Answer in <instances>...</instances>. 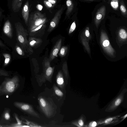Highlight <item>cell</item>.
Masks as SVG:
<instances>
[{
    "label": "cell",
    "instance_id": "cell-15",
    "mask_svg": "<svg viewBox=\"0 0 127 127\" xmlns=\"http://www.w3.org/2000/svg\"><path fill=\"white\" fill-rule=\"evenodd\" d=\"M23 0H13L12 8L14 12H18L21 7Z\"/></svg>",
    "mask_w": 127,
    "mask_h": 127
},
{
    "label": "cell",
    "instance_id": "cell-18",
    "mask_svg": "<svg viewBox=\"0 0 127 127\" xmlns=\"http://www.w3.org/2000/svg\"><path fill=\"white\" fill-rule=\"evenodd\" d=\"M68 50L67 46H63L60 49L59 55L61 57H65L66 55Z\"/></svg>",
    "mask_w": 127,
    "mask_h": 127
},
{
    "label": "cell",
    "instance_id": "cell-14",
    "mask_svg": "<svg viewBox=\"0 0 127 127\" xmlns=\"http://www.w3.org/2000/svg\"><path fill=\"white\" fill-rule=\"evenodd\" d=\"M56 82L58 86L62 90L64 86V81L63 73L61 70L58 72L56 78Z\"/></svg>",
    "mask_w": 127,
    "mask_h": 127
},
{
    "label": "cell",
    "instance_id": "cell-12",
    "mask_svg": "<svg viewBox=\"0 0 127 127\" xmlns=\"http://www.w3.org/2000/svg\"><path fill=\"white\" fill-rule=\"evenodd\" d=\"M28 41L30 46L35 48L40 46L42 42L41 39L32 36L29 37Z\"/></svg>",
    "mask_w": 127,
    "mask_h": 127
},
{
    "label": "cell",
    "instance_id": "cell-19",
    "mask_svg": "<svg viewBox=\"0 0 127 127\" xmlns=\"http://www.w3.org/2000/svg\"><path fill=\"white\" fill-rule=\"evenodd\" d=\"M62 70L65 75L66 79H67L68 77V73L67 63L66 62H65L63 64Z\"/></svg>",
    "mask_w": 127,
    "mask_h": 127
},
{
    "label": "cell",
    "instance_id": "cell-23",
    "mask_svg": "<svg viewBox=\"0 0 127 127\" xmlns=\"http://www.w3.org/2000/svg\"><path fill=\"white\" fill-rule=\"evenodd\" d=\"M110 4L114 10H116L119 7L118 0H112L110 2Z\"/></svg>",
    "mask_w": 127,
    "mask_h": 127
},
{
    "label": "cell",
    "instance_id": "cell-26",
    "mask_svg": "<svg viewBox=\"0 0 127 127\" xmlns=\"http://www.w3.org/2000/svg\"><path fill=\"white\" fill-rule=\"evenodd\" d=\"M120 9L122 14L124 15H127V9L123 3H122L121 4L120 6Z\"/></svg>",
    "mask_w": 127,
    "mask_h": 127
},
{
    "label": "cell",
    "instance_id": "cell-37",
    "mask_svg": "<svg viewBox=\"0 0 127 127\" xmlns=\"http://www.w3.org/2000/svg\"><path fill=\"white\" fill-rule=\"evenodd\" d=\"M127 114H126L124 116L122 117V118H123V120L124 119H125V118H126L127 117Z\"/></svg>",
    "mask_w": 127,
    "mask_h": 127
},
{
    "label": "cell",
    "instance_id": "cell-24",
    "mask_svg": "<svg viewBox=\"0 0 127 127\" xmlns=\"http://www.w3.org/2000/svg\"><path fill=\"white\" fill-rule=\"evenodd\" d=\"M16 50L17 53L21 56H24L25 55L24 51L18 45L15 46Z\"/></svg>",
    "mask_w": 127,
    "mask_h": 127
},
{
    "label": "cell",
    "instance_id": "cell-16",
    "mask_svg": "<svg viewBox=\"0 0 127 127\" xmlns=\"http://www.w3.org/2000/svg\"><path fill=\"white\" fill-rule=\"evenodd\" d=\"M66 4L67 9L66 13V16H69L72 11L74 5L73 2L71 0H67L66 1Z\"/></svg>",
    "mask_w": 127,
    "mask_h": 127
},
{
    "label": "cell",
    "instance_id": "cell-39",
    "mask_svg": "<svg viewBox=\"0 0 127 127\" xmlns=\"http://www.w3.org/2000/svg\"></svg>",
    "mask_w": 127,
    "mask_h": 127
},
{
    "label": "cell",
    "instance_id": "cell-35",
    "mask_svg": "<svg viewBox=\"0 0 127 127\" xmlns=\"http://www.w3.org/2000/svg\"><path fill=\"white\" fill-rule=\"evenodd\" d=\"M10 115L8 113H5V118L6 120H8L10 118Z\"/></svg>",
    "mask_w": 127,
    "mask_h": 127
},
{
    "label": "cell",
    "instance_id": "cell-6",
    "mask_svg": "<svg viewBox=\"0 0 127 127\" xmlns=\"http://www.w3.org/2000/svg\"><path fill=\"white\" fill-rule=\"evenodd\" d=\"M101 41L102 46L105 50L109 54L113 55L114 50L111 47L106 35L104 32H102Z\"/></svg>",
    "mask_w": 127,
    "mask_h": 127
},
{
    "label": "cell",
    "instance_id": "cell-9",
    "mask_svg": "<svg viewBox=\"0 0 127 127\" xmlns=\"http://www.w3.org/2000/svg\"><path fill=\"white\" fill-rule=\"evenodd\" d=\"M62 39H60L56 42L51 52L49 58L51 62L57 57V55L61 48Z\"/></svg>",
    "mask_w": 127,
    "mask_h": 127
},
{
    "label": "cell",
    "instance_id": "cell-31",
    "mask_svg": "<svg viewBox=\"0 0 127 127\" xmlns=\"http://www.w3.org/2000/svg\"><path fill=\"white\" fill-rule=\"evenodd\" d=\"M78 124L76 126L79 127H82L84 124V122L83 120L81 119H79L78 121Z\"/></svg>",
    "mask_w": 127,
    "mask_h": 127
},
{
    "label": "cell",
    "instance_id": "cell-17",
    "mask_svg": "<svg viewBox=\"0 0 127 127\" xmlns=\"http://www.w3.org/2000/svg\"><path fill=\"white\" fill-rule=\"evenodd\" d=\"M6 90L8 92L11 93L14 90L15 85L13 82L9 81L6 83Z\"/></svg>",
    "mask_w": 127,
    "mask_h": 127
},
{
    "label": "cell",
    "instance_id": "cell-22",
    "mask_svg": "<svg viewBox=\"0 0 127 127\" xmlns=\"http://www.w3.org/2000/svg\"><path fill=\"white\" fill-rule=\"evenodd\" d=\"M53 89L56 95L60 97H62L63 96V93L55 84L53 86Z\"/></svg>",
    "mask_w": 127,
    "mask_h": 127
},
{
    "label": "cell",
    "instance_id": "cell-8",
    "mask_svg": "<svg viewBox=\"0 0 127 127\" xmlns=\"http://www.w3.org/2000/svg\"><path fill=\"white\" fill-rule=\"evenodd\" d=\"M106 8L105 6L103 5L98 9L94 18L95 24L97 26L100 21L104 18L106 14Z\"/></svg>",
    "mask_w": 127,
    "mask_h": 127
},
{
    "label": "cell",
    "instance_id": "cell-25",
    "mask_svg": "<svg viewBox=\"0 0 127 127\" xmlns=\"http://www.w3.org/2000/svg\"><path fill=\"white\" fill-rule=\"evenodd\" d=\"M37 62H33V64L34 67V71L35 73V75H37L38 73L39 72V67L38 63Z\"/></svg>",
    "mask_w": 127,
    "mask_h": 127
},
{
    "label": "cell",
    "instance_id": "cell-32",
    "mask_svg": "<svg viewBox=\"0 0 127 127\" xmlns=\"http://www.w3.org/2000/svg\"><path fill=\"white\" fill-rule=\"evenodd\" d=\"M97 125V123L95 121L91 122L89 124V126L91 127H94Z\"/></svg>",
    "mask_w": 127,
    "mask_h": 127
},
{
    "label": "cell",
    "instance_id": "cell-34",
    "mask_svg": "<svg viewBox=\"0 0 127 127\" xmlns=\"http://www.w3.org/2000/svg\"><path fill=\"white\" fill-rule=\"evenodd\" d=\"M88 28H87V29L86 30L85 32V34L86 36L87 37H88L90 35V33L88 30Z\"/></svg>",
    "mask_w": 127,
    "mask_h": 127
},
{
    "label": "cell",
    "instance_id": "cell-13",
    "mask_svg": "<svg viewBox=\"0 0 127 127\" xmlns=\"http://www.w3.org/2000/svg\"><path fill=\"white\" fill-rule=\"evenodd\" d=\"M124 94H121L112 103L109 108L110 110H115L121 104L123 100Z\"/></svg>",
    "mask_w": 127,
    "mask_h": 127
},
{
    "label": "cell",
    "instance_id": "cell-36",
    "mask_svg": "<svg viewBox=\"0 0 127 127\" xmlns=\"http://www.w3.org/2000/svg\"><path fill=\"white\" fill-rule=\"evenodd\" d=\"M0 46L2 47H4L5 45L0 40Z\"/></svg>",
    "mask_w": 127,
    "mask_h": 127
},
{
    "label": "cell",
    "instance_id": "cell-30",
    "mask_svg": "<svg viewBox=\"0 0 127 127\" xmlns=\"http://www.w3.org/2000/svg\"><path fill=\"white\" fill-rule=\"evenodd\" d=\"M44 3L45 5L48 8L53 7L54 6L46 0L44 1Z\"/></svg>",
    "mask_w": 127,
    "mask_h": 127
},
{
    "label": "cell",
    "instance_id": "cell-20",
    "mask_svg": "<svg viewBox=\"0 0 127 127\" xmlns=\"http://www.w3.org/2000/svg\"><path fill=\"white\" fill-rule=\"evenodd\" d=\"M3 55L5 58L4 65L5 66L9 63L11 60V56L9 54L6 53H3Z\"/></svg>",
    "mask_w": 127,
    "mask_h": 127
},
{
    "label": "cell",
    "instance_id": "cell-33",
    "mask_svg": "<svg viewBox=\"0 0 127 127\" xmlns=\"http://www.w3.org/2000/svg\"><path fill=\"white\" fill-rule=\"evenodd\" d=\"M52 5H54L56 4L57 0H46Z\"/></svg>",
    "mask_w": 127,
    "mask_h": 127
},
{
    "label": "cell",
    "instance_id": "cell-3",
    "mask_svg": "<svg viewBox=\"0 0 127 127\" xmlns=\"http://www.w3.org/2000/svg\"><path fill=\"white\" fill-rule=\"evenodd\" d=\"M50 63L49 58L46 57L44 58L42 63L43 72L39 77L40 81L43 82L47 80L51 82L55 67H51Z\"/></svg>",
    "mask_w": 127,
    "mask_h": 127
},
{
    "label": "cell",
    "instance_id": "cell-10",
    "mask_svg": "<svg viewBox=\"0 0 127 127\" xmlns=\"http://www.w3.org/2000/svg\"><path fill=\"white\" fill-rule=\"evenodd\" d=\"M4 34L8 37L11 38L13 36L12 29L9 20H7L5 22L3 28Z\"/></svg>",
    "mask_w": 127,
    "mask_h": 127
},
{
    "label": "cell",
    "instance_id": "cell-29",
    "mask_svg": "<svg viewBox=\"0 0 127 127\" xmlns=\"http://www.w3.org/2000/svg\"><path fill=\"white\" fill-rule=\"evenodd\" d=\"M45 25H42L40 26L35 28L34 29L30 31L31 32H35L37 31L41 28L44 27Z\"/></svg>",
    "mask_w": 127,
    "mask_h": 127
},
{
    "label": "cell",
    "instance_id": "cell-38",
    "mask_svg": "<svg viewBox=\"0 0 127 127\" xmlns=\"http://www.w3.org/2000/svg\"><path fill=\"white\" fill-rule=\"evenodd\" d=\"M2 14V12H1L0 11V17H1Z\"/></svg>",
    "mask_w": 127,
    "mask_h": 127
},
{
    "label": "cell",
    "instance_id": "cell-2",
    "mask_svg": "<svg viewBox=\"0 0 127 127\" xmlns=\"http://www.w3.org/2000/svg\"><path fill=\"white\" fill-rule=\"evenodd\" d=\"M47 18L43 14L37 11L32 14L29 19V28L31 31L42 25H45Z\"/></svg>",
    "mask_w": 127,
    "mask_h": 127
},
{
    "label": "cell",
    "instance_id": "cell-21",
    "mask_svg": "<svg viewBox=\"0 0 127 127\" xmlns=\"http://www.w3.org/2000/svg\"><path fill=\"white\" fill-rule=\"evenodd\" d=\"M119 34L120 38L124 39L127 37V34L126 31L124 29H121L119 31Z\"/></svg>",
    "mask_w": 127,
    "mask_h": 127
},
{
    "label": "cell",
    "instance_id": "cell-4",
    "mask_svg": "<svg viewBox=\"0 0 127 127\" xmlns=\"http://www.w3.org/2000/svg\"><path fill=\"white\" fill-rule=\"evenodd\" d=\"M38 101L41 110L46 116L48 118L53 115L54 108L51 104L44 98L41 96L38 98Z\"/></svg>",
    "mask_w": 127,
    "mask_h": 127
},
{
    "label": "cell",
    "instance_id": "cell-7",
    "mask_svg": "<svg viewBox=\"0 0 127 127\" xmlns=\"http://www.w3.org/2000/svg\"><path fill=\"white\" fill-rule=\"evenodd\" d=\"M18 105L21 109L31 115L38 118H40L38 114L34 110L31 105L21 103H19Z\"/></svg>",
    "mask_w": 127,
    "mask_h": 127
},
{
    "label": "cell",
    "instance_id": "cell-11",
    "mask_svg": "<svg viewBox=\"0 0 127 127\" xmlns=\"http://www.w3.org/2000/svg\"><path fill=\"white\" fill-rule=\"evenodd\" d=\"M29 11V2L28 0H27L24 5L22 11V17L27 25L28 22Z\"/></svg>",
    "mask_w": 127,
    "mask_h": 127
},
{
    "label": "cell",
    "instance_id": "cell-28",
    "mask_svg": "<svg viewBox=\"0 0 127 127\" xmlns=\"http://www.w3.org/2000/svg\"><path fill=\"white\" fill-rule=\"evenodd\" d=\"M115 119V117H110L107 118L104 121L102 122V123H105V124H107L111 122L114 119Z\"/></svg>",
    "mask_w": 127,
    "mask_h": 127
},
{
    "label": "cell",
    "instance_id": "cell-1",
    "mask_svg": "<svg viewBox=\"0 0 127 127\" xmlns=\"http://www.w3.org/2000/svg\"><path fill=\"white\" fill-rule=\"evenodd\" d=\"M15 26L18 43L25 52L32 54L33 51L27 39L28 35L27 31L20 22L15 23Z\"/></svg>",
    "mask_w": 127,
    "mask_h": 127
},
{
    "label": "cell",
    "instance_id": "cell-5",
    "mask_svg": "<svg viewBox=\"0 0 127 127\" xmlns=\"http://www.w3.org/2000/svg\"><path fill=\"white\" fill-rule=\"evenodd\" d=\"M63 10V8L62 7L56 13L54 17L50 21L47 30L48 32H52L57 27L61 17Z\"/></svg>",
    "mask_w": 127,
    "mask_h": 127
},
{
    "label": "cell",
    "instance_id": "cell-27",
    "mask_svg": "<svg viewBox=\"0 0 127 127\" xmlns=\"http://www.w3.org/2000/svg\"><path fill=\"white\" fill-rule=\"evenodd\" d=\"M76 25L75 21H74L71 25L69 31V34H71L75 30Z\"/></svg>",
    "mask_w": 127,
    "mask_h": 127
}]
</instances>
